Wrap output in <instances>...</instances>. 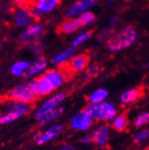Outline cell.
Wrapping results in <instances>:
<instances>
[{
    "instance_id": "19",
    "label": "cell",
    "mask_w": 149,
    "mask_h": 150,
    "mask_svg": "<svg viewBox=\"0 0 149 150\" xmlns=\"http://www.w3.org/2000/svg\"><path fill=\"white\" fill-rule=\"evenodd\" d=\"M108 137H109V131L107 129V127H102L94 132V135L91 139L94 143L100 146H104L108 141Z\"/></svg>"
},
{
    "instance_id": "15",
    "label": "cell",
    "mask_w": 149,
    "mask_h": 150,
    "mask_svg": "<svg viewBox=\"0 0 149 150\" xmlns=\"http://www.w3.org/2000/svg\"><path fill=\"white\" fill-rule=\"evenodd\" d=\"M127 115H129V110H125L114 120L112 124V127L115 130L119 132H126L127 130L129 124Z\"/></svg>"
},
{
    "instance_id": "12",
    "label": "cell",
    "mask_w": 149,
    "mask_h": 150,
    "mask_svg": "<svg viewBox=\"0 0 149 150\" xmlns=\"http://www.w3.org/2000/svg\"><path fill=\"white\" fill-rule=\"evenodd\" d=\"M144 93H145V91H144V87L143 86L136 87L135 89L125 91L121 95V100L124 103L135 102L137 100L141 99L144 96Z\"/></svg>"
},
{
    "instance_id": "11",
    "label": "cell",
    "mask_w": 149,
    "mask_h": 150,
    "mask_svg": "<svg viewBox=\"0 0 149 150\" xmlns=\"http://www.w3.org/2000/svg\"><path fill=\"white\" fill-rule=\"evenodd\" d=\"M97 2H98V0H81V1L76 2L71 6V8L68 11L67 15L70 17L77 16V15H81L85 10H87L90 6H94Z\"/></svg>"
},
{
    "instance_id": "2",
    "label": "cell",
    "mask_w": 149,
    "mask_h": 150,
    "mask_svg": "<svg viewBox=\"0 0 149 150\" xmlns=\"http://www.w3.org/2000/svg\"><path fill=\"white\" fill-rule=\"evenodd\" d=\"M136 38V32L134 26H127L119 33L112 35L107 41V48L110 51H119L130 45Z\"/></svg>"
},
{
    "instance_id": "7",
    "label": "cell",
    "mask_w": 149,
    "mask_h": 150,
    "mask_svg": "<svg viewBox=\"0 0 149 150\" xmlns=\"http://www.w3.org/2000/svg\"><path fill=\"white\" fill-rule=\"evenodd\" d=\"M64 93H61L58 95H55L54 97H52L51 100H49L46 103L44 104V106L35 113V119L40 120H42L44 116H46L48 113H50L52 110H54L56 106H58L65 98Z\"/></svg>"
},
{
    "instance_id": "24",
    "label": "cell",
    "mask_w": 149,
    "mask_h": 150,
    "mask_svg": "<svg viewBox=\"0 0 149 150\" xmlns=\"http://www.w3.org/2000/svg\"><path fill=\"white\" fill-rule=\"evenodd\" d=\"M29 66V63L26 62H16V64L12 66L11 68V71L14 75L16 76H19L23 73V71L27 69Z\"/></svg>"
},
{
    "instance_id": "9",
    "label": "cell",
    "mask_w": 149,
    "mask_h": 150,
    "mask_svg": "<svg viewBox=\"0 0 149 150\" xmlns=\"http://www.w3.org/2000/svg\"><path fill=\"white\" fill-rule=\"evenodd\" d=\"M33 81H34V84H35V92L39 96L47 95V94H49L50 92H52V91L54 90V88L52 87V85L50 82V81L44 76V74L37 77Z\"/></svg>"
},
{
    "instance_id": "23",
    "label": "cell",
    "mask_w": 149,
    "mask_h": 150,
    "mask_svg": "<svg viewBox=\"0 0 149 150\" xmlns=\"http://www.w3.org/2000/svg\"><path fill=\"white\" fill-rule=\"evenodd\" d=\"M74 52H75V48H73V47L69 48L68 50H66V51H64L63 52L60 53L59 55L55 56L54 59L52 60V62L54 63V64H58V63H60V62H61L63 61H65L67 58H69L71 55L73 54Z\"/></svg>"
},
{
    "instance_id": "4",
    "label": "cell",
    "mask_w": 149,
    "mask_h": 150,
    "mask_svg": "<svg viewBox=\"0 0 149 150\" xmlns=\"http://www.w3.org/2000/svg\"><path fill=\"white\" fill-rule=\"evenodd\" d=\"M61 3V0H30L27 6L23 9L39 16V12H50L56 6H59Z\"/></svg>"
},
{
    "instance_id": "17",
    "label": "cell",
    "mask_w": 149,
    "mask_h": 150,
    "mask_svg": "<svg viewBox=\"0 0 149 150\" xmlns=\"http://www.w3.org/2000/svg\"><path fill=\"white\" fill-rule=\"evenodd\" d=\"M27 111H28V109L26 107H24V108H21V109L16 110H11L9 113L0 117V124H6L9 122H12V121L17 120L21 116L26 114Z\"/></svg>"
},
{
    "instance_id": "16",
    "label": "cell",
    "mask_w": 149,
    "mask_h": 150,
    "mask_svg": "<svg viewBox=\"0 0 149 150\" xmlns=\"http://www.w3.org/2000/svg\"><path fill=\"white\" fill-rule=\"evenodd\" d=\"M62 126L61 125H54L51 127L49 129H47L44 134L41 135L40 138L38 139L37 144L38 145H42L44 143H46L47 141H49L50 139L54 138L55 136H57L58 134H60L62 131Z\"/></svg>"
},
{
    "instance_id": "25",
    "label": "cell",
    "mask_w": 149,
    "mask_h": 150,
    "mask_svg": "<svg viewBox=\"0 0 149 150\" xmlns=\"http://www.w3.org/2000/svg\"><path fill=\"white\" fill-rule=\"evenodd\" d=\"M101 71V66L99 65V64H96V65H93L90 69L88 70V71L86 72V75H85V81H89L93 78H96L100 74V72Z\"/></svg>"
},
{
    "instance_id": "27",
    "label": "cell",
    "mask_w": 149,
    "mask_h": 150,
    "mask_svg": "<svg viewBox=\"0 0 149 150\" xmlns=\"http://www.w3.org/2000/svg\"><path fill=\"white\" fill-rule=\"evenodd\" d=\"M94 19H95V16H94L92 13H90V12L84 13V14H82V15L78 18V20H79V22H80L81 27L84 26V25H86L89 24V23H90L91 21H93Z\"/></svg>"
},
{
    "instance_id": "20",
    "label": "cell",
    "mask_w": 149,
    "mask_h": 150,
    "mask_svg": "<svg viewBox=\"0 0 149 150\" xmlns=\"http://www.w3.org/2000/svg\"><path fill=\"white\" fill-rule=\"evenodd\" d=\"M44 76L50 81L52 87L54 89L58 88L61 84V81H62L61 77L59 74V72L55 70H47L44 73Z\"/></svg>"
},
{
    "instance_id": "14",
    "label": "cell",
    "mask_w": 149,
    "mask_h": 150,
    "mask_svg": "<svg viewBox=\"0 0 149 150\" xmlns=\"http://www.w3.org/2000/svg\"><path fill=\"white\" fill-rule=\"evenodd\" d=\"M90 58L86 53H81L80 55H77L75 57L71 58L70 61L71 65L73 67V69L75 70L77 72L84 70L85 68H87L89 63H90Z\"/></svg>"
},
{
    "instance_id": "33",
    "label": "cell",
    "mask_w": 149,
    "mask_h": 150,
    "mask_svg": "<svg viewBox=\"0 0 149 150\" xmlns=\"http://www.w3.org/2000/svg\"><path fill=\"white\" fill-rule=\"evenodd\" d=\"M108 1H109V2H111V1H112V0H108Z\"/></svg>"
},
{
    "instance_id": "31",
    "label": "cell",
    "mask_w": 149,
    "mask_h": 150,
    "mask_svg": "<svg viewBox=\"0 0 149 150\" xmlns=\"http://www.w3.org/2000/svg\"><path fill=\"white\" fill-rule=\"evenodd\" d=\"M91 137H84V138H82L81 140V143H90V142H91Z\"/></svg>"
},
{
    "instance_id": "6",
    "label": "cell",
    "mask_w": 149,
    "mask_h": 150,
    "mask_svg": "<svg viewBox=\"0 0 149 150\" xmlns=\"http://www.w3.org/2000/svg\"><path fill=\"white\" fill-rule=\"evenodd\" d=\"M92 117L86 110L79 111L71 120V127L80 130H86L92 124Z\"/></svg>"
},
{
    "instance_id": "26",
    "label": "cell",
    "mask_w": 149,
    "mask_h": 150,
    "mask_svg": "<svg viewBox=\"0 0 149 150\" xmlns=\"http://www.w3.org/2000/svg\"><path fill=\"white\" fill-rule=\"evenodd\" d=\"M95 31H96V29L94 28V29H90V30L87 31L86 33L82 34V35H80L77 39L74 40L72 45H73V46H77V45H81V42H83L84 41H86L87 39L90 38V37L93 35V34L95 33Z\"/></svg>"
},
{
    "instance_id": "5",
    "label": "cell",
    "mask_w": 149,
    "mask_h": 150,
    "mask_svg": "<svg viewBox=\"0 0 149 150\" xmlns=\"http://www.w3.org/2000/svg\"><path fill=\"white\" fill-rule=\"evenodd\" d=\"M15 11H16V24L18 26H25L33 23H39L40 16L33 12L21 8H19L18 10L15 9Z\"/></svg>"
},
{
    "instance_id": "22",
    "label": "cell",
    "mask_w": 149,
    "mask_h": 150,
    "mask_svg": "<svg viewBox=\"0 0 149 150\" xmlns=\"http://www.w3.org/2000/svg\"><path fill=\"white\" fill-rule=\"evenodd\" d=\"M63 111V108H60L58 110H52L50 113H48L46 116H44V117H42L41 120V123L40 125H45L47 123H49L50 121L52 120H54V119H56L57 117H59Z\"/></svg>"
},
{
    "instance_id": "13",
    "label": "cell",
    "mask_w": 149,
    "mask_h": 150,
    "mask_svg": "<svg viewBox=\"0 0 149 150\" xmlns=\"http://www.w3.org/2000/svg\"><path fill=\"white\" fill-rule=\"evenodd\" d=\"M42 32H44V27L42 25H35L30 26L27 30H25L24 33L21 35V37H20L21 44H23V45H25L29 42L30 38L40 36Z\"/></svg>"
},
{
    "instance_id": "8",
    "label": "cell",
    "mask_w": 149,
    "mask_h": 150,
    "mask_svg": "<svg viewBox=\"0 0 149 150\" xmlns=\"http://www.w3.org/2000/svg\"><path fill=\"white\" fill-rule=\"evenodd\" d=\"M81 27L79 20L78 19H65L63 20L62 22H61L57 27H56V34L59 35H67V34H71L72 32H75L78 29H80Z\"/></svg>"
},
{
    "instance_id": "18",
    "label": "cell",
    "mask_w": 149,
    "mask_h": 150,
    "mask_svg": "<svg viewBox=\"0 0 149 150\" xmlns=\"http://www.w3.org/2000/svg\"><path fill=\"white\" fill-rule=\"evenodd\" d=\"M46 66V60L44 57H40L33 65H31L28 70H26L25 72H24V77L25 78H29L33 76L35 73L39 72Z\"/></svg>"
},
{
    "instance_id": "21",
    "label": "cell",
    "mask_w": 149,
    "mask_h": 150,
    "mask_svg": "<svg viewBox=\"0 0 149 150\" xmlns=\"http://www.w3.org/2000/svg\"><path fill=\"white\" fill-rule=\"evenodd\" d=\"M107 96H108V91L106 90H98L90 96L88 98V100L91 101L94 104H97L102 101Z\"/></svg>"
},
{
    "instance_id": "30",
    "label": "cell",
    "mask_w": 149,
    "mask_h": 150,
    "mask_svg": "<svg viewBox=\"0 0 149 150\" xmlns=\"http://www.w3.org/2000/svg\"><path fill=\"white\" fill-rule=\"evenodd\" d=\"M30 2V0H14V4L18 8H25L27 4Z\"/></svg>"
},
{
    "instance_id": "32",
    "label": "cell",
    "mask_w": 149,
    "mask_h": 150,
    "mask_svg": "<svg viewBox=\"0 0 149 150\" xmlns=\"http://www.w3.org/2000/svg\"><path fill=\"white\" fill-rule=\"evenodd\" d=\"M60 150H77L75 147H73V146H65V147H63Z\"/></svg>"
},
{
    "instance_id": "1",
    "label": "cell",
    "mask_w": 149,
    "mask_h": 150,
    "mask_svg": "<svg viewBox=\"0 0 149 150\" xmlns=\"http://www.w3.org/2000/svg\"><path fill=\"white\" fill-rule=\"evenodd\" d=\"M40 96L35 92L34 81L27 82L15 87L8 93L0 96V101H18L23 103H32L38 100Z\"/></svg>"
},
{
    "instance_id": "28",
    "label": "cell",
    "mask_w": 149,
    "mask_h": 150,
    "mask_svg": "<svg viewBox=\"0 0 149 150\" xmlns=\"http://www.w3.org/2000/svg\"><path fill=\"white\" fill-rule=\"evenodd\" d=\"M149 120V115L147 112H143L140 115H138L136 117V119L135 120V126L136 127H141L148 122Z\"/></svg>"
},
{
    "instance_id": "10",
    "label": "cell",
    "mask_w": 149,
    "mask_h": 150,
    "mask_svg": "<svg viewBox=\"0 0 149 150\" xmlns=\"http://www.w3.org/2000/svg\"><path fill=\"white\" fill-rule=\"evenodd\" d=\"M57 71L61 75V80L66 82L72 80L77 73V71L71 65L70 62H61L58 64Z\"/></svg>"
},
{
    "instance_id": "3",
    "label": "cell",
    "mask_w": 149,
    "mask_h": 150,
    "mask_svg": "<svg viewBox=\"0 0 149 150\" xmlns=\"http://www.w3.org/2000/svg\"><path fill=\"white\" fill-rule=\"evenodd\" d=\"M88 113L95 120H111L116 115V110L110 103L104 102L101 104H93L86 109Z\"/></svg>"
},
{
    "instance_id": "29",
    "label": "cell",
    "mask_w": 149,
    "mask_h": 150,
    "mask_svg": "<svg viewBox=\"0 0 149 150\" xmlns=\"http://www.w3.org/2000/svg\"><path fill=\"white\" fill-rule=\"evenodd\" d=\"M147 136H148V129L142 130L141 132H139L135 137V141L136 142L141 141V140H143V139H145Z\"/></svg>"
}]
</instances>
